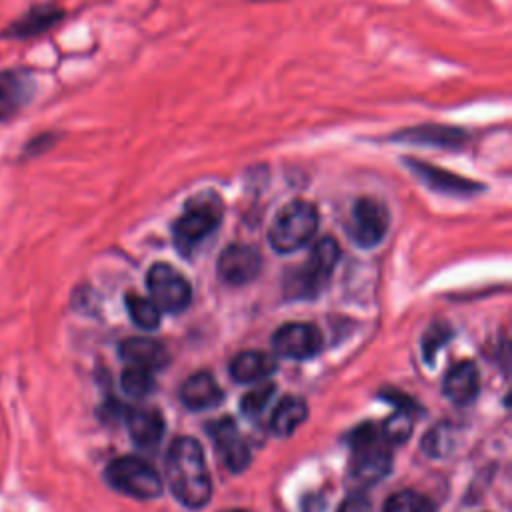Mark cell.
Segmentation results:
<instances>
[{"label": "cell", "mask_w": 512, "mask_h": 512, "mask_svg": "<svg viewBox=\"0 0 512 512\" xmlns=\"http://www.w3.org/2000/svg\"><path fill=\"white\" fill-rule=\"evenodd\" d=\"M166 476L174 496L188 508H202L212 496V480L198 440L182 436L166 456Z\"/></svg>", "instance_id": "obj_1"}, {"label": "cell", "mask_w": 512, "mask_h": 512, "mask_svg": "<svg viewBox=\"0 0 512 512\" xmlns=\"http://www.w3.org/2000/svg\"><path fill=\"white\" fill-rule=\"evenodd\" d=\"M224 204L214 190H202L188 198L184 212L174 222V244L180 252L190 254L206 236H210L222 222Z\"/></svg>", "instance_id": "obj_2"}, {"label": "cell", "mask_w": 512, "mask_h": 512, "mask_svg": "<svg viewBox=\"0 0 512 512\" xmlns=\"http://www.w3.org/2000/svg\"><path fill=\"white\" fill-rule=\"evenodd\" d=\"M318 228V210L308 200H292L284 204L268 230V240L276 252H294L302 248Z\"/></svg>", "instance_id": "obj_3"}, {"label": "cell", "mask_w": 512, "mask_h": 512, "mask_svg": "<svg viewBox=\"0 0 512 512\" xmlns=\"http://www.w3.org/2000/svg\"><path fill=\"white\" fill-rule=\"evenodd\" d=\"M104 478L114 490L132 498L150 500L162 494V480L158 472L136 456H122L112 460L104 470Z\"/></svg>", "instance_id": "obj_4"}, {"label": "cell", "mask_w": 512, "mask_h": 512, "mask_svg": "<svg viewBox=\"0 0 512 512\" xmlns=\"http://www.w3.org/2000/svg\"><path fill=\"white\" fill-rule=\"evenodd\" d=\"M148 290L154 304L164 312H182L192 300L188 280L170 264L158 262L148 270Z\"/></svg>", "instance_id": "obj_5"}, {"label": "cell", "mask_w": 512, "mask_h": 512, "mask_svg": "<svg viewBox=\"0 0 512 512\" xmlns=\"http://www.w3.org/2000/svg\"><path fill=\"white\" fill-rule=\"evenodd\" d=\"M390 214L384 202L362 196L354 202L350 212V236L362 248H374L388 232Z\"/></svg>", "instance_id": "obj_6"}, {"label": "cell", "mask_w": 512, "mask_h": 512, "mask_svg": "<svg viewBox=\"0 0 512 512\" xmlns=\"http://www.w3.org/2000/svg\"><path fill=\"white\" fill-rule=\"evenodd\" d=\"M38 92L36 78L26 68L0 70V124L14 120Z\"/></svg>", "instance_id": "obj_7"}, {"label": "cell", "mask_w": 512, "mask_h": 512, "mask_svg": "<svg viewBox=\"0 0 512 512\" xmlns=\"http://www.w3.org/2000/svg\"><path fill=\"white\" fill-rule=\"evenodd\" d=\"M338 256H340V248L334 238L326 236V238L318 240L314 244V248L310 250L306 266L302 270H298V274L292 280V284L296 286V292L304 294V296L316 294L320 290V286L332 274V270L338 262Z\"/></svg>", "instance_id": "obj_8"}, {"label": "cell", "mask_w": 512, "mask_h": 512, "mask_svg": "<svg viewBox=\"0 0 512 512\" xmlns=\"http://www.w3.org/2000/svg\"><path fill=\"white\" fill-rule=\"evenodd\" d=\"M66 18V10L56 2H42L30 6L18 18H14L8 26L0 30V38L4 40H30L50 32Z\"/></svg>", "instance_id": "obj_9"}, {"label": "cell", "mask_w": 512, "mask_h": 512, "mask_svg": "<svg viewBox=\"0 0 512 512\" xmlns=\"http://www.w3.org/2000/svg\"><path fill=\"white\" fill-rule=\"evenodd\" d=\"M388 138L394 142H404V144H414V146L458 150L470 142L472 134L458 126L430 122V124H418V126H408L404 130H396Z\"/></svg>", "instance_id": "obj_10"}, {"label": "cell", "mask_w": 512, "mask_h": 512, "mask_svg": "<svg viewBox=\"0 0 512 512\" xmlns=\"http://www.w3.org/2000/svg\"><path fill=\"white\" fill-rule=\"evenodd\" d=\"M404 166L414 174V178H418L424 186H428L434 192L440 194H448V196H458V198H468L478 194L484 186L470 180V178H462L450 170H444L440 166L428 164L424 160L418 158H404Z\"/></svg>", "instance_id": "obj_11"}, {"label": "cell", "mask_w": 512, "mask_h": 512, "mask_svg": "<svg viewBox=\"0 0 512 512\" xmlns=\"http://www.w3.org/2000/svg\"><path fill=\"white\" fill-rule=\"evenodd\" d=\"M272 348L278 356L292 358V360H306L320 352L322 336L314 324L288 322L274 332Z\"/></svg>", "instance_id": "obj_12"}, {"label": "cell", "mask_w": 512, "mask_h": 512, "mask_svg": "<svg viewBox=\"0 0 512 512\" xmlns=\"http://www.w3.org/2000/svg\"><path fill=\"white\" fill-rule=\"evenodd\" d=\"M206 432L212 436L216 450L220 452L224 464L232 472H242L250 464V448L242 440V436L236 430V424L232 418H218L212 420L206 426Z\"/></svg>", "instance_id": "obj_13"}, {"label": "cell", "mask_w": 512, "mask_h": 512, "mask_svg": "<svg viewBox=\"0 0 512 512\" xmlns=\"http://www.w3.org/2000/svg\"><path fill=\"white\" fill-rule=\"evenodd\" d=\"M260 266H262V258L258 250L246 244H232L220 254L216 270L222 282L240 286L250 282L260 272Z\"/></svg>", "instance_id": "obj_14"}, {"label": "cell", "mask_w": 512, "mask_h": 512, "mask_svg": "<svg viewBox=\"0 0 512 512\" xmlns=\"http://www.w3.org/2000/svg\"><path fill=\"white\" fill-rule=\"evenodd\" d=\"M390 454L380 446V440L354 448V460L350 464V478L358 486H370L382 480L390 472Z\"/></svg>", "instance_id": "obj_15"}, {"label": "cell", "mask_w": 512, "mask_h": 512, "mask_svg": "<svg viewBox=\"0 0 512 512\" xmlns=\"http://www.w3.org/2000/svg\"><path fill=\"white\" fill-rule=\"evenodd\" d=\"M480 376L474 362L464 360L452 366L444 378V394L456 404H468L478 396Z\"/></svg>", "instance_id": "obj_16"}, {"label": "cell", "mask_w": 512, "mask_h": 512, "mask_svg": "<svg viewBox=\"0 0 512 512\" xmlns=\"http://www.w3.org/2000/svg\"><path fill=\"white\" fill-rule=\"evenodd\" d=\"M120 356L134 366H144L148 370H156L168 364L170 354L166 346L152 338H128L120 344Z\"/></svg>", "instance_id": "obj_17"}, {"label": "cell", "mask_w": 512, "mask_h": 512, "mask_svg": "<svg viewBox=\"0 0 512 512\" xmlns=\"http://www.w3.org/2000/svg\"><path fill=\"white\" fill-rule=\"evenodd\" d=\"M222 390L218 382L214 380L212 374L208 372H196L192 374L180 392L182 402L192 408V410H204V408H214L222 402Z\"/></svg>", "instance_id": "obj_18"}, {"label": "cell", "mask_w": 512, "mask_h": 512, "mask_svg": "<svg viewBox=\"0 0 512 512\" xmlns=\"http://www.w3.org/2000/svg\"><path fill=\"white\" fill-rule=\"evenodd\" d=\"M128 432L140 446L156 444L164 434L162 414L154 408H132L126 414Z\"/></svg>", "instance_id": "obj_19"}, {"label": "cell", "mask_w": 512, "mask_h": 512, "mask_svg": "<svg viewBox=\"0 0 512 512\" xmlns=\"http://www.w3.org/2000/svg\"><path fill=\"white\" fill-rule=\"evenodd\" d=\"M276 362L270 354L258 350H246L238 354L230 364V374L236 382H256L274 372Z\"/></svg>", "instance_id": "obj_20"}, {"label": "cell", "mask_w": 512, "mask_h": 512, "mask_svg": "<svg viewBox=\"0 0 512 512\" xmlns=\"http://www.w3.org/2000/svg\"><path fill=\"white\" fill-rule=\"evenodd\" d=\"M306 402L298 396H286L276 404L272 414V432L280 438L290 436L306 420Z\"/></svg>", "instance_id": "obj_21"}, {"label": "cell", "mask_w": 512, "mask_h": 512, "mask_svg": "<svg viewBox=\"0 0 512 512\" xmlns=\"http://www.w3.org/2000/svg\"><path fill=\"white\" fill-rule=\"evenodd\" d=\"M126 308L132 322L144 330H154L160 324V308L152 298H144L140 294H126Z\"/></svg>", "instance_id": "obj_22"}, {"label": "cell", "mask_w": 512, "mask_h": 512, "mask_svg": "<svg viewBox=\"0 0 512 512\" xmlns=\"http://www.w3.org/2000/svg\"><path fill=\"white\" fill-rule=\"evenodd\" d=\"M384 512H434V502L420 492L402 490L386 500Z\"/></svg>", "instance_id": "obj_23"}, {"label": "cell", "mask_w": 512, "mask_h": 512, "mask_svg": "<svg viewBox=\"0 0 512 512\" xmlns=\"http://www.w3.org/2000/svg\"><path fill=\"white\" fill-rule=\"evenodd\" d=\"M122 388L126 394L134 396V398H142L146 394L152 392L154 388V376L152 370L144 368V366H134L130 364L124 372H122Z\"/></svg>", "instance_id": "obj_24"}, {"label": "cell", "mask_w": 512, "mask_h": 512, "mask_svg": "<svg viewBox=\"0 0 512 512\" xmlns=\"http://www.w3.org/2000/svg\"><path fill=\"white\" fill-rule=\"evenodd\" d=\"M384 442H406L412 434V418L408 414V410H398L392 416L386 418V422L382 424L380 430Z\"/></svg>", "instance_id": "obj_25"}, {"label": "cell", "mask_w": 512, "mask_h": 512, "mask_svg": "<svg viewBox=\"0 0 512 512\" xmlns=\"http://www.w3.org/2000/svg\"><path fill=\"white\" fill-rule=\"evenodd\" d=\"M422 446H424V450L430 456H444V454H448L452 450V446H454L452 426L440 424V426L432 428L430 432H426V436L422 440Z\"/></svg>", "instance_id": "obj_26"}, {"label": "cell", "mask_w": 512, "mask_h": 512, "mask_svg": "<svg viewBox=\"0 0 512 512\" xmlns=\"http://www.w3.org/2000/svg\"><path fill=\"white\" fill-rule=\"evenodd\" d=\"M272 394H274V386H272V384H264V386H258V388L250 390V392L242 398V402H240L242 412H244L248 418L260 416L262 410L268 406Z\"/></svg>", "instance_id": "obj_27"}, {"label": "cell", "mask_w": 512, "mask_h": 512, "mask_svg": "<svg viewBox=\"0 0 512 512\" xmlns=\"http://www.w3.org/2000/svg\"><path fill=\"white\" fill-rule=\"evenodd\" d=\"M60 134L54 132V130H46V132H40L36 136H32L26 144H24V150H22V156L24 158H36V156H42L46 154L48 150H52L58 142Z\"/></svg>", "instance_id": "obj_28"}, {"label": "cell", "mask_w": 512, "mask_h": 512, "mask_svg": "<svg viewBox=\"0 0 512 512\" xmlns=\"http://www.w3.org/2000/svg\"><path fill=\"white\" fill-rule=\"evenodd\" d=\"M448 336H450V330H446L444 326H430L428 334H426V336H424V340H422L424 358H426L428 362L436 356L438 348L446 342V338H448Z\"/></svg>", "instance_id": "obj_29"}, {"label": "cell", "mask_w": 512, "mask_h": 512, "mask_svg": "<svg viewBox=\"0 0 512 512\" xmlns=\"http://www.w3.org/2000/svg\"><path fill=\"white\" fill-rule=\"evenodd\" d=\"M338 512H370V502L362 494H352L340 504Z\"/></svg>", "instance_id": "obj_30"}, {"label": "cell", "mask_w": 512, "mask_h": 512, "mask_svg": "<svg viewBox=\"0 0 512 512\" xmlns=\"http://www.w3.org/2000/svg\"><path fill=\"white\" fill-rule=\"evenodd\" d=\"M254 2H266V0H254Z\"/></svg>", "instance_id": "obj_31"}]
</instances>
